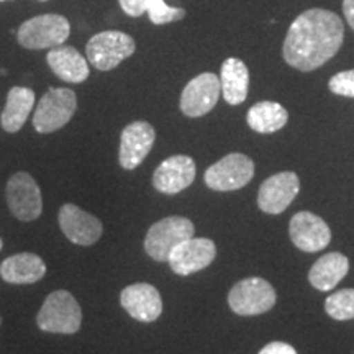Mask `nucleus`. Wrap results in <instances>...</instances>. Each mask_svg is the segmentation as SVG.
Returning <instances> with one entry per match:
<instances>
[{
	"label": "nucleus",
	"instance_id": "obj_13",
	"mask_svg": "<svg viewBox=\"0 0 354 354\" xmlns=\"http://www.w3.org/2000/svg\"><path fill=\"white\" fill-rule=\"evenodd\" d=\"M57 220L66 238L79 246L94 245L104 232V225L97 216L87 214L74 203H64L59 209Z\"/></svg>",
	"mask_w": 354,
	"mask_h": 354
},
{
	"label": "nucleus",
	"instance_id": "obj_9",
	"mask_svg": "<svg viewBox=\"0 0 354 354\" xmlns=\"http://www.w3.org/2000/svg\"><path fill=\"white\" fill-rule=\"evenodd\" d=\"M7 203L12 215L21 221L37 220L43 212L41 192L28 172H17L7 183Z\"/></svg>",
	"mask_w": 354,
	"mask_h": 354
},
{
	"label": "nucleus",
	"instance_id": "obj_14",
	"mask_svg": "<svg viewBox=\"0 0 354 354\" xmlns=\"http://www.w3.org/2000/svg\"><path fill=\"white\" fill-rule=\"evenodd\" d=\"M289 233L294 245L305 253L325 250L331 241V232L326 221L312 212H300L292 216Z\"/></svg>",
	"mask_w": 354,
	"mask_h": 354
},
{
	"label": "nucleus",
	"instance_id": "obj_2",
	"mask_svg": "<svg viewBox=\"0 0 354 354\" xmlns=\"http://www.w3.org/2000/svg\"><path fill=\"white\" fill-rule=\"evenodd\" d=\"M38 326L48 333L74 335L81 328V305L68 290H55L43 302L37 317Z\"/></svg>",
	"mask_w": 354,
	"mask_h": 354
},
{
	"label": "nucleus",
	"instance_id": "obj_10",
	"mask_svg": "<svg viewBox=\"0 0 354 354\" xmlns=\"http://www.w3.org/2000/svg\"><path fill=\"white\" fill-rule=\"evenodd\" d=\"M220 94V77L214 73H203L184 87L180 95V110L190 118L203 117L214 110Z\"/></svg>",
	"mask_w": 354,
	"mask_h": 354
},
{
	"label": "nucleus",
	"instance_id": "obj_6",
	"mask_svg": "<svg viewBox=\"0 0 354 354\" xmlns=\"http://www.w3.org/2000/svg\"><path fill=\"white\" fill-rule=\"evenodd\" d=\"M135 39L130 35L118 30H107L88 39L86 53L88 63L95 69L112 71L130 57L135 53Z\"/></svg>",
	"mask_w": 354,
	"mask_h": 354
},
{
	"label": "nucleus",
	"instance_id": "obj_20",
	"mask_svg": "<svg viewBox=\"0 0 354 354\" xmlns=\"http://www.w3.org/2000/svg\"><path fill=\"white\" fill-rule=\"evenodd\" d=\"M349 271V259L346 256L338 253H328L322 256L315 264L312 266L308 272L310 284L315 287L317 290L328 292L335 289L342 282Z\"/></svg>",
	"mask_w": 354,
	"mask_h": 354
},
{
	"label": "nucleus",
	"instance_id": "obj_17",
	"mask_svg": "<svg viewBox=\"0 0 354 354\" xmlns=\"http://www.w3.org/2000/svg\"><path fill=\"white\" fill-rule=\"evenodd\" d=\"M196 179V162L192 158L177 154L167 158L153 174V185L162 194H179Z\"/></svg>",
	"mask_w": 354,
	"mask_h": 354
},
{
	"label": "nucleus",
	"instance_id": "obj_25",
	"mask_svg": "<svg viewBox=\"0 0 354 354\" xmlns=\"http://www.w3.org/2000/svg\"><path fill=\"white\" fill-rule=\"evenodd\" d=\"M146 13L154 25H166L171 21L183 20L185 17L184 8L167 6L165 0H148L146 2Z\"/></svg>",
	"mask_w": 354,
	"mask_h": 354
},
{
	"label": "nucleus",
	"instance_id": "obj_7",
	"mask_svg": "<svg viewBox=\"0 0 354 354\" xmlns=\"http://www.w3.org/2000/svg\"><path fill=\"white\" fill-rule=\"evenodd\" d=\"M277 295L266 279L248 277L233 286L228 294L230 308L236 315L253 317L266 313L276 305Z\"/></svg>",
	"mask_w": 354,
	"mask_h": 354
},
{
	"label": "nucleus",
	"instance_id": "obj_28",
	"mask_svg": "<svg viewBox=\"0 0 354 354\" xmlns=\"http://www.w3.org/2000/svg\"><path fill=\"white\" fill-rule=\"evenodd\" d=\"M259 354H297L294 346H290L289 343L282 342H272L261 349Z\"/></svg>",
	"mask_w": 354,
	"mask_h": 354
},
{
	"label": "nucleus",
	"instance_id": "obj_8",
	"mask_svg": "<svg viewBox=\"0 0 354 354\" xmlns=\"http://www.w3.org/2000/svg\"><path fill=\"white\" fill-rule=\"evenodd\" d=\"M254 176V162L241 153H232L205 171V184L212 190L228 192L250 184Z\"/></svg>",
	"mask_w": 354,
	"mask_h": 354
},
{
	"label": "nucleus",
	"instance_id": "obj_31",
	"mask_svg": "<svg viewBox=\"0 0 354 354\" xmlns=\"http://www.w3.org/2000/svg\"><path fill=\"white\" fill-rule=\"evenodd\" d=\"M0 2H6V0H0Z\"/></svg>",
	"mask_w": 354,
	"mask_h": 354
},
{
	"label": "nucleus",
	"instance_id": "obj_21",
	"mask_svg": "<svg viewBox=\"0 0 354 354\" xmlns=\"http://www.w3.org/2000/svg\"><path fill=\"white\" fill-rule=\"evenodd\" d=\"M220 84L223 99L230 105H240L246 100L250 91V71L238 57H228L221 64Z\"/></svg>",
	"mask_w": 354,
	"mask_h": 354
},
{
	"label": "nucleus",
	"instance_id": "obj_30",
	"mask_svg": "<svg viewBox=\"0 0 354 354\" xmlns=\"http://www.w3.org/2000/svg\"><path fill=\"white\" fill-rule=\"evenodd\" d=\"M0 250H2V240H0Z\"/></svg>",
	"mask_w": 354,
	"mask_h": 354
},
{
	"label": "nucleus",
	"instance_id": "obj_4",
	"mask_svg": "<svg viewBox=\"0 0 354 354\" xmlns=\"http://www.w3.org/2000/svg\"><path fill=\"white\" fill-rule=\"evenodd\" d=\"M194 223L185 216H167L156 221L145 238L146 253L154 261H169L172 250L180 243L194 236Z\"/></svg>",
	"mask_w": 354,
	"mask_h": 354
},
{
	"label": "nucleus",
	"instance_id": "obj_3",
	"mask_svg": "<svg viewBox=\"0 0 354 354\" xmlns=\"http://www.w3.org/2000/svg\"><path fill=\"white\" fill-rule=\"evenodd\" d=\"M71 33L68 19L56 13L26 20L19 28V43L26 50H51L64 44Z\"/></svg>",
	"mask_w": 354,
	"mask_h": 354
},
{
	"label": "nucleus",
	"instance_id": "obj_1",
	"mask_svg": "<svg viewBox=\"0 0 354 354\" xmlns=\"http://www.w3.org/2000/svg\"><path fill=\"white\" fill-rule=\"evenodd\" d=\"M343 37L344 26L336 13L310 8L300 13L289 26L282 55L292 68L308 73L320 68L339 51Z\"/></svg>",
	"mask_w": 354,
	"mask_h": 354
},
{
	"label": "nucleus",
	"instance_id": "obj_26",
	"mask_svg": "<svg viewBox=\"0 0 354 354\" xmlns=\"http://www.w3.org/2000/svg\"><path fill=\"white\" fill-rule=\"evenodd\" d=\"M328 87L336 95L353 97L354 99V69L335 74V76L330 79Z\"/></svg>",
	"mask_w": 354,
	"mask_h": 354
},
{
	"label": "nucleus",
	"instance_id": "obj_19",
	"mask_svg": "<svg viewBox=\"0 0 354 354\" xmlns=\"http://www.w3.org/2000/svg\"><path fill=\"white\" fill-rule=\"evenodd\" d=\"M46 274V264L33 253L10 256L0 264V276L8 284H35Z\"/></svg>",
	"mask_w": 354,
	"mask_h": 354
},
{
	"label": "nucleus",
	"instance_id": "obj_15",
	"mask_svg": "<svg viewBox=\"0 0 354 354\" xmlns=\"http://www.w3.org/2000/svg\"><path fill=\"white\" fill-rule=\"evenodd\" d=\"M154 140H156V131L148 122H133L125 127V130L122 131L120 153H118V161L123 169L131 171L138 167L151 151Z\"/></svg>",
	"mask_w": 354,
	"mask_h": 354
},
{
	"label": "nucleus",
	"instance_id": "obj_16",
	"mask_svg": "<svg viewBox=\"0 0 354 354\" xmlns=\"http://www.w3.org/2000/svg\"><path fill=\"white\" fill-rule=\"evenodd\" d=\"M120 304L128 315L143 323L158 320L162 313V300L156 287L151 284H131L120 294Z\"/></svg>",
	"mask_w": 354,
	"mask_h": 354
},
{
	"label": "nucleus",
	"instance_id": "obj_24",
	"mask_svg": "<svg viewBox=\"0 0 354 354\" xmlns=\"http://www.w3.org/2000/svg\"><path fill=\"white\" fill-rule=\"evenodd\" d=\"M325 312L338 322L354 318V289H342L328 295L325 300Z\"/></svg>",
	"mask_w": 354,
	"mask_h": 354
},
{
	"label": "nucleus",
	"instance_id": "obj_18",
	"mask_svg": "<svg viewBox=\"0 0 354 354\" xmlns=\"http://www.w3.org/2000/svg\"><path fill=\"white\" fill-rule=\"evenodd\" d=\"M46 61L53 73L64 82L81 84L88 77L87 59L73 46L61 44L51 48Z\"/></svg>",
	"mask_w": 354,
	"mask_h": 354
},
{
	"label": "nucleus",
	"instance_id": "obj_29",
	"mask_svg": "<svg viewBox=\"0 0 354 354\" xmlns=\"http://www.w3.org/2000/svg\"><path fill=\"white\" fill-rule=\"evenodd\" d=\"M343 13L349 26L354 30V0H343Z\"/></svg>",
	"mask_w": 354,
	"mask_h": 354
},
{
	"label": "nucleus",
	"instance_id": "obj_11",
	"mask_svg": "<svg viewBox=\"0 0 354 354\" xmlns=\"http://www.w3.org/2000/svg\"><path fill=\"white\" fill-rule=\"evenodd\" d=\"M300 190L299 176L292 171L279 172L266 179L258 192V205L264 214H282Z\"/></svg>",
	"mask_w": 354,
	"mask_h": 354
},
{
	"label": "nucleus",
	"instance_id": "obj_33",
	"mask_svg": "<svg viewBox=\"0 0 354 354\" xmlns=\"http://www.w3.org/2000/svg\"><path fill=\"white\" fill-rule=\"evenodd\" d=\"M43 2H44V0H43Z\"/></svg>",
	"mask_w": 354,
	"mask_h": 354
},
{
	"label": "nucleus",
	"instance_id": "obj_5",
	"mask_svg": "<svg viewBox=\"0 0 354 354\" xmlns=\"http://www.w3.org/2000/svg\"><path fill=\"white\" fill-rule=\"evenodd\" d=\"M77 109V97L71 88H50L35 109L33 127L38 133H53L68 125Z\"/></svg>",
	"mask_w": 354,
	"mask_h": 354
},
{
	"label": "nucleus",
	"instance_id": "obj_12",
	"mask_svg": "<svg viewBox=\"0 0 354 354\" xmlns=\"http://www.w3.org/2000/svg\"><path fill=\"white\" fill-rule=\"evenodd\" d=\"M216 256L215 243L209 238H189L177 245L169 256L171 269L177 276H190L202 271Z\"/></svg>",
	"mask_w": 354,
	"mask_h": 354
},
{
	"label": "nucleus",
	"instance_id": "obj_32",
	"mask_svg": "<svg viewBox=\"0 0 354 354\" xmlns=\"http://www.w3.org/2000/svg\"><path fill=\"white\" fill-rule=\"evenodd\" d=\"M0 323H2V318H0Z\"/></svg>",
	"mask_w": 354,
	"mask_h": 354
},
{
	"label": "nucleus",
	"instance_id": "obj_27",
	"mask_svg": "<svg viewBox=\"0 0 354 354\" xmlns=\"http://www.w3.org/2000/svg\"><path fill=\"white\" fill-rule=\"evenodd\" d=\"M118 2H120L122 10L127 15L133 17V19H138V17L146 13V2L148 0H118Z\"/></svg>",
	"mask_w": 354,
	"mask_h": 354
},
{
	"label": "nucleus",
	"instance_id": "obj_22",
	"mask_svg": "<svg viewBox=\"0 0 354 354\" xmlns=\"http://www.w3.org/2000/svg\"><path fill=\"white\" fill-rule=\"evenodd\" d=\"M35 107V92L28 87H12L8 91L7 104L0 123L7 133H17L25 125L26 118Z\"/></svg>",
	"mask_w": 354,
	"mask_h": 354
},
{
	"label": "nucleus",
	"instance_id": "obj_23",
	"mask_svg": "<svg viewBox=\"0 0 354 354\" xmlns=\"http://www.w3.org/2000/svg\"><path fill=\"white\" fill-rule=\"evenodd\" d=\"M246 120L251 130L268 135V133H274L284 128L287 120H289V113L277 102L264 100L258 102L248 110Z\"/></svg>",
	"mask_w": 354,
	"mask_h": 354
}]
</instances>
